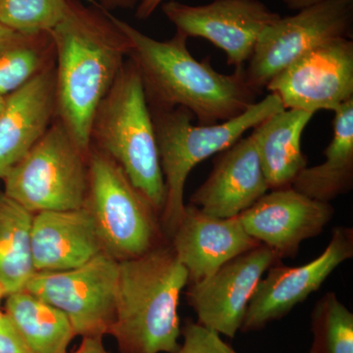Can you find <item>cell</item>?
I'll return each instance as SVG.
<instances>
[{"label": "cell", "instance_id": "1", "mask_svg": "<svg viewBox=\"0 0 353 353\" xmlns=\"http://www.w3.org/2000/svg\"><path fill=\"white\" fill-rule=\"evenodd\" d=\"M67 0L52 30L55 46L57 118L90 152V128L132 51V41L95 0Z\"/></svg>", "mask_w": 353, "mask_h": 353}, {"label": "cell", "instance_id": "2", "mask_svg": "<svg viewBox=\"0 0 353 353\" xmlns=\"http://www.w3.org/2000/svg\"><path fill=\"white\" fill-rule=\"evenodd\" d=\"M112 16L131 39L129 58L139 70L150 110L182 108L199 125H213L236 118L256 102L260 92L246 81L245 67L230 75L218 73L209 58L192 57L183 32L176 30L171 39L157 41Z\"/></svg>", "mask_w": 353, "mask_h": 353}, {"label": "cell", "instance_id": "3", "mask_svg": "<svg viewBox=\"0 0 353 353\" xmlns=\"http://www.w3.org/2000/svg\"><path fill=\"white\" fill-rule=\"evenodd\" d=\"M189 273L172 246L119 262L115 315L108 334L121 353H175L181 294Z\"/></svg>", "mask_w": 353, "mask_h": 353}, {"label": "cell", "instance_id": "4", "mask_svg": "<svg viewBox=\"0 0 353 353\" xmlns=\"http://www.w3.org/2000/svg\"><path fill=\"white\" fill-rule=\"evenodd\" d=\"M90 146L119 165L161 214L166 190L157 132L141 75L130 58L97 109L90 128Z\"/></svg>", "mask_w": 353, "mask_h": 353}, {"label": "cell", "instance_id": "5", "mask_svg": "<svg viewBox=\"0 0 353 353\" xmlns=\"http://www.w3.org/2000/svg\"><path fill=\"white\" fill-rule=\"evenodd\" d=\"M284 109L277 95L270 92L241 115L218 124L196 126L192 124V114L182 108L150 110L166 190L161 222L169 236L173 234L185 211V183L192 169L208 158L224 152L246 132Z\"/></svg>", "mask_w": 353, "mask_h": 353}, {"label": "cell", "instance_id": "6", "mask_svg": "<svg viewBox=\"0 0 353 353\" xmlns=\"http://www.w3.org/2000/svg\"><path fill=\"white\" fill-rule=\"evenodd\" d=\"M88 162L85 205L94 218L104 252L120 262L160 246L159 213L119 165L94 146H90Z\"/></svg>", "mask_w": 353, "mask_h": 353}, {"label": "cell", "instance_id": "7", "mask_svg": "<svg viewBox=\"0 0 353 353\" xmlns=\"http://www.w3.org/2000/svg\"><path fill=\"white\" fill-rule=\"evenodd\" d=\"M88 153L61 121L50 129L3 178V192L32 214L85 206Z\"/></svg>", "mask_w": 353, "mask_h": 353}, {"label": "cell", "instance_id": "8", "mask_svg": "<svg viewBox=\"0 0 353 353\" xmlns=\"http://www.w3.org/2000/svg\"><path fill=\"white\" fill-rule=\"evenodd\" d=\"M119 261L102 252L87 263L59 272H37L25 290L61 311L76 336L108 334L115 315Z\"/></svg>", "mask_w": 353, "mask_h": 353}, {"label": "cell", "instance_id": "9", "mask_svg": "<svg viewBox=\"0 0 353 353\" xmlns=\"http://www.w3.org/2000/svg\"><path fill=\"white\" fill-rule=\"evenodd\" d=\"M352 36L353 0H329L281 17L260 36L245 69L246 81L261 92L274 77L308 51Z\"/></svg>", "mask_w": 353, "mask_h": 353}, {"label": "cell", "instance_id": "10", "mask_svg": "<svg viewBox=\"0 0 353 353\" xmlns=\"http://www.w3.org/2000/svg\"><path fill=\"white\" fill-rule=\"evenodd\" d=\"M161 7L176 31L210 41L234 69L250 61L262 32L281 18L260 0H213L203 6L170 0Z\"/></svg>", "mask_w": 353, "mask_h": 353}, {"label": "cell", "instance_id": "11", "mask_svg": "<svg viewBox=\"0 0 353 353\" xmlns=\"http://www.w3.org/2000/svg\"><path fill=\"white\" fill-rule=\"evenodd\" d=\"M353 257V230L336 227L324 252L301 266L274 264L255 288L241 332L261 331L314 294L341 264Z\"/></svg>", "mask_w": 353, "mask_h": 353}, {"label": "cell", "instance_id": "12", "mask_svg": "<svg viewBox=\"0 0 353 353\" xmlns=\"http://www.w3.org/2000/svg\"><path fill=\"white\" fill-rule=\"evenodd\" d=\"M285 109L334 111L353 99V41L338 39L297 58L266 87Z\"/></svg>", "mask_w": 353, "mask_h": 353}, {"label": "cell", "instance_id": "13", "mask_svg": "<svg viewBox=\"0 0 353 353\" xmlns=\"http://www.w3.org/2000/svg\"><path fill=\"white\" fill-rule=\"evenodd\" d=\"M277 253L260 245L222 265L212 275L189 284L188 301L197 323L234 339L241 332L246 309L259 281L274 264Z\"/></svg>", "mask_w": 353, "mask_h": 353}, {"label": "cell", "instance_id": "14", "mask_svg": "<svg viewBox=\"0 0 353 353\" xmlns=\"http://www.w3.org/2000/svg\"><path fill=\"white\" fill-rule=\"evenodd\" d=\"M334 215L330 202L290 187L272 190L238 217L246 233L282 259L296 256L301 243L319 236Z\"/></svg>", "mask_w": 353, "mask_h": 353}, {"label": "cell", "instance_id": "15", "mask_svg": "<svg viewBox=\"0 0 353 353\" xmlns=\"http://www.w3.org/2000/svg\"><path fill=\"white\" fill-rule=\"evenodd\" d=\"M171 238L176 259L189 273V284L209 277L230 260L260 245L246 233L238 216L222 219L192 204L185 205Z\"/></svg>", "mask_w": 353, "mask_h": 353}, {"label": "cell", "instance_id": "16", "mask_svg": "<svg viewBox=\"0 0 353 353\" xmlns=\"http://www.w3.org/2000/svg\"><path fill=\"white\" fill-rule=\"evenodd\" d=\"M268 190L252 134L219 153L210 175L190 196V204L227 219L250 208Z\"/></svg>", "mask_w": 353, "mask_h": 353}, {"label": "cell", "instance_id": "17", "mask_svg": "<svg viewBox=\"0 0 353 353\" xmlns=\"http://www.w3.org/2000/svg\"><path fill=\"white\" fill-rule=\"evenodd\" d=\"M55 118V66L6 95L0 114L1 180L43 138Z\"/></svg>", "mask_w": 353, "mask_h": 353}, {"label": "cell", "instance_id": "18", "mask_svg": "<svg viewBox=\"0 0 353 353\" xmlns=\"http://www.w3.org/2000/svg\"><path fill=\"white\" fill-rule=\"evenodd\" d=\"M31 245L36 273L77 268L104 252L94 218L85 205L34 214Z\"/></svg>", "mask_w": 353, "mask_h": 353}, {"label": "cell", "instance_id": "19", "mask_svg": "<svg viewBox=\"0 0 353 353\" xmlns=\"http://www.w3.org/2000/svg\"><path fill=\"white\" fill-rule=\"evenodd\" d=\"M314 113L284 109L253 129L255 145L269 189L290 188L307 166L301 148L304 130Z\"/></svg>", "mask_w": 353, "mask_h": 353}, {"label": "cell", "instance_id": "20", "mask_svg": "<svg viewBox=\"0 0 353 353\" xmlns=\"http://www.w3.org/2000/svg\"><path fill=\"white\" fill-rule=\"evenodd\" d=\"M334 113L333 138L325 150V161L306 166L290 185L323 202H331L353 188V99Z\"/></svg>", "mask_w": 353, "mask_h": 353}, {"label": "cell", "instance_id": "21", "mask_svg": "<svg viewBox=\"0 0 353 353\" xmlns=\"http://www.w3.org/2000/svg\"><path fill=\"white\" fill-rule=\"evenodd\" d=\"M6 314L32 353H67L76 336L71 323L58 309L28 290L8 294Z\"/></svg>", "mask_w": 353, "mask_h": 353}, {"label": "cell", "instance_id": "22", "mask_svg": "<svg viewBox=\"0 0 353 353\" xmlns=\"http://www.w3.org/2000/svg\"><path fill=\"white\" fill-rule=\"evenodd\" d=\"M34 214L0 192V290L4 296L24 290L36 274L31 230Z\"/></svg>", "mask_w": 353, "mask_h": 353}, {"label": "cell", "instance_id": "23", "mask_svg": "<svg viewBox=\"0 0 353 353\" xmlns=\"http://www.w3.org/2000/svg\"><path fill=\"white\" fill-rule=\"evenodd\" d=\"M50 32H22L4 27L0 34V95L10 94L55 66Z\"/></svg>", "mask_w": 353, "mask_h": 353}, {"label": "cell", "instance_id": "24", "mask_svg": "<svg viewBox=\"0 0 353 353\" xmlns=\"http://www.w3.org/2000/svg\"><path fill=\"white\" fill-rule=\"evenodd\" d=\"M311 331L309 353H353V313L334 292H327L316 303Z\"/></svg>", "mask_w": 353, "mask_h": 353}, {"label": "cell", "instance_id": "25", "mask_svg": "<svg viewBox=\"0 0 353 353\" xmlns=\"http://www.w3.org/2000/svg\"><path fill=\"white\" fill-rule=\"evenodd\" d=\"M67 0H0V25L22 32H50L63 17Z\"/></svg>", "mask_w": 353, "mask_h": 353}, {"label": "cell", "instance_id": "26", "mask_svg": "<svg viewBox=\"0 0 353 353\" xmlns=\"http://www.w3.org/2000/svg\"><path fill=\"white\" fill-rule=\"evenodd\" d=\"M183 341L175 353H239L221 338L197 322L188 321L181 330Z\"/></svg>", "mask_w": 353, "mask_h": 353}, {"label": "cell", "instance_id": "27", "mask_svg": "<svg viewBox=\"0 0 353 353\" xmlns=\"http://www.w3.org/2000/svg\"><path fill=\"white\" fill-rule=\"evenodd\" d=\"M0 353H32L6 313L0 318Z\"/></svg>", "mask_w": 353, "mask_h": 353}, {"label": "cell", "instance_id": "28", "mask_svg": "<svg viewBox=\"0 0 353 353\" xmlns=\"http://www.w3.org/2000/svg\"><path fill=\"white\" fill-rule=\"evenodd\" d=\"M102 338L103 336H83L78 348L67 353H110L104 347Z\"/></svg>", "mask_w": 353, "mask_h": 353}, {"label": "cell", "instance_id": "29", "mask_svg": "<svg viewBox=\"0 0 353 353\" xmlns=\"http://www.w3.org/2000/svg\"><path fill=\"white\" fill-rule=\"evenodd\" d=\"M164 0H143L136 9V17L139 20H146L161 6Z\"/></svg>", "mask_w": 353, "mask_h": 353}, {"label": "cell", "instance_id": "30", "mask_svg": "<svg viewBox=\"0 0 353 353\" xmlns=\"http://www.w3.org/2000/svg\"><path fill=\"white\" fill-rule=\"evenodd\" d=\"M143 0H99L97 2L104 10L111 12L115 9H132L138 7Z\"/></svg>", "mask_w": 353, "mask_h": 353}, {"label": "cell", "instance_id": "31", "mask_svg": "<svg viewBox=\"0 0 353 353\" xmlns=\"http://www.w3.org/2000/svg\"><path fill=\"white\" fill-rule=\"evenodd\" d=\"M285 6L290 10H301L306 7L315 6V4L322 3V2L329 1V0H283Z\"/></svg>", "mask_w": 353, "mask_h": 353}, {"label": "cell", "instance_id": "32", "mask_svg": "<svg viewBox=\"0 0 353 353\" xmlns=\"http://www.w3.org/2000/svg\"><path fill=\"white\" fill-rule=\"evenodd\" d=\"M4 104H6V97L0 95V114H1L2 110H3Z\"/></svg>", "mask_w": 353, "mask_h": 353}, {"label": "cell", "instance_id": "33", "mask_svg": "<svg viewBox=\"0 0 353 353\" xmlns=\"http://www.w3.org/2000/svg\"><path fill=\"white\" fill-rule=\"evenodd\" d=\"M4 26L0 25V34H1V32L3 31Z\"/></svg>", "mask_w": 353, "mask_h": 353}, {"label": "cell", "instance_id": "34", "mask_svg": "<svg viewBox=\"0 0 353 353\" xmlns=\"http://www.w3.org/2000/svg\"><path fill=\"white\" fill-rule=\"evenodd\" d=\"M4 296L3 292H2V290H0V299H1V297Z\"/></svg>", "mask_w": 353, "mask_h": 353}, {"label": "cell", "instance_id": "35", "mask_svg": "<svg viewBox=\"0 0 353 353\" xmlns=\"http://www.w3.org/2000/svg\"><path fill=\"white\" fill-rule=\"evenodd\" d=\"M3 313H4V312H2V311H0V318H1V317H2V315H3Z\"/></svg>", "mask_w": 353, "mask_h": 353}]
</instances>
